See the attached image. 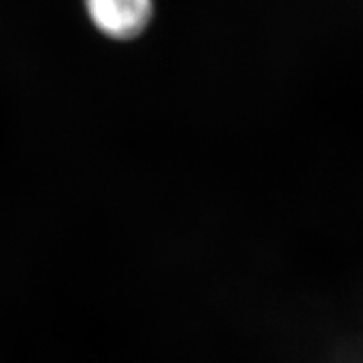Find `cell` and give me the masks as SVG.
I'll use <instances>...</instances> for the list:
<instances>
[{
  "instance_id": "cell-1",
  "label": "cell",
  "mask_w": 363,
  "mask_h": 363,
  "mask_svg": "<svg viewBox=\"0 0 363 363\" xmlns=\"http://www.w3.org/2000/svg\"><path fill=\"white\" fill-rule=\"evenodd\" d=\"M84 7L99 33L116 40L138 38L153 17V0H84Z\"/></svg>"
}]
</instances>
